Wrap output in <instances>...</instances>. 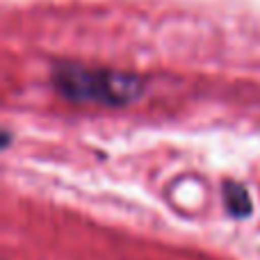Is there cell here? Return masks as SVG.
Masks as SVG:
<instances>
[{"label": "cell", "instance_id": "6da1fadb", "mask_svg": "<svg viewBox=\"0 0 260 260\" xmlns=\"http://www.w3.org/2000/svg\"><path fill=\"white\" fill-rule=\"evenodd\" d=\"M53 85L67 101L105 108H123L144 94V80L133 73L62 64L53 71Z\"/></svg>", "mask_w": 260, "mask_h": 260}, {"label": "cell", "instance_id": "7a4b0ae2", "mask_svg": "<svg viewBox=\"0 0 260 260\" xmlns=\"http://www.w3.org/2000/svg\"><path fill=\"white\" fill-rule=\"evenodd\" d=\"M224 206L233 217H249L253 210L251 197L247 187L240 183H226L224 185Z\"/></svg>", "mask_w": 260, "mask_h": 260}]
</instances>
